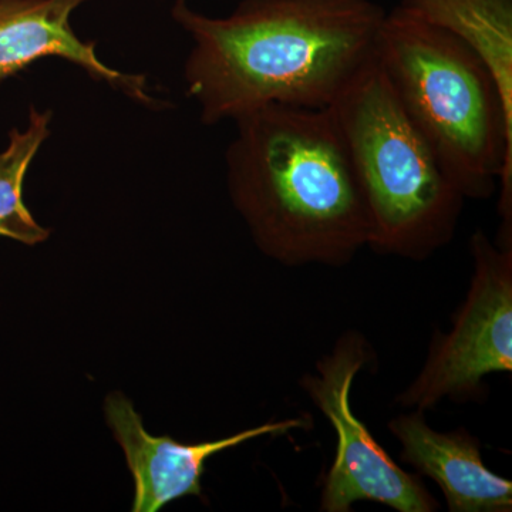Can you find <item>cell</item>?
Returning <instances> with one entry per match:
<instances>
[{"label":"cell","mask_w":512,"mask_h":512,"mask_svg":"<svg viewBox=\"0 0 512 512\" xmlns=\"http://www.w3.org/2000/svg\"><path fill=\"white\" fill-rule=\"evenodd\" d=\"M369 340L343 333L332 352L301 379L302 389L329 420L338 437L336 456L323 483L320 511L349 512L357 501H375L399 512H433L439 503L419 474L403 470L353 413V380L375 360Z\"/></svg>","instance_id":"6"},{"label":"cell","mask_w":512,"mask_h":512,"mask_svg":"<svg viewBox=\"0 0 512 512\" xmlns=\"http://www.w3.org/2000/svg\"><path fill=\"white\" fill-rule=\"evenodd\" d=\"M376 59L409 119L466 200H490L512 229V120L493 74L450 32L396 8L386 13Z\"/></svg>","instance_id":"3"},{"label":"cell","mask_w":512,"mask_h":512,"mask_svg":"<svg viewBox=\"0 0 512 512\" xmlns=\"http://www.w3.org/2000/svg\"><path fill=\"white\" fill-rule=\"evenodd\" d=\"M234 121L228 190L256 247L286 266L348 265L370 220L329 107L268 104Z\"/></svg>","instance_id":"2"},{"label":"cell","mask_w":512,"mask_h":512,"mask_svg":"<svg viewBox=\"0 0 512 512\" xmlns=\"http://www.w3.org/2000/svg\"><path fill=\"white\" fill-rule=\"evenodd\" d=\"M87 0H0V82L45 57H62L90 77L120 90L147 107H157L147 92L143 74H124L106 66L96 55V43L83 42L70 16Z\"/></svg>","instance_id":"8"},{"label":"cell","mask_w":512,"mask_h":512,"mask_svg":"<svg viewBox=\"0 0 512 512\" xmlns=\"http://www.w3.org/2000/svg\"><path fill=\"white\" fill-rule=\"evenodd\" d=\"M173 16L194 42L188 96L217 124L268 104L328 109L376 59L386 12L372 0H244L217 19L178 0Z\"/></svg>","instance_id":"1"},{"label":"cell","mask_w":512,"mask_h":512,"mask_svg":"<svg viewBox=\"0 0 512 512\" xmlns=\"http://www.w3.org/2000/svg\"><path fill=\"white\" fill-rule=\"evenodd\" d=\"M329 109L369 212L367 247L423 261L450 244L466 198L407 116L377 59Z\"/></svg>","instance_id":"4"},{"label":"cell","mask_w":512,"mask_h":512,"mask_svg":"<svg viewBox=\"0 0 512 512\" xmlns=\"http://www.w3.org/2000/svg\"><path fill=\"white\" fill-rule=\"evenodd\" d=\"M390 433L402 444L400 460L419 476L436 481L451 512H510L512 483L485 466L480 441L466 429L439 433L424 412L410 410L390 420Z\"/></svg>","instance_id":"9"},{"label":"cell","mask_w":512,"mask_h":512,"mask_svg":"<svg viewBox=\"0 0 512 512\" xmlns=\"http://www.w3.org/2000/svg\"><path fill=\"white\" fill-rule=\"evenodd\" d=\"M104 413L133 474V512H157L188 495L200 497L205 464L215 454L258 437L281 436L306 426L303 419L269 421L225 439L183 444L148 433L140 414L123 393L107 396Z\"/></svg>","instance_id":"7"},{"label":"cell","mask_w":512,"mask_h":512,"mask_svg":"<svg viewBox=\"0 0 512 512\" xmlns=\"http://www.w3.org/2000/svg\"><path fill=\"white\" fill-rule=\"evenodd\" d=\"M400 8L470 47L493 74L512 120V0H402Z\"/></svg>","instance_id":"10"},{"label":"cell","mask_w":512,"mask_h":512,"mask_svg":"<svg viewBox=\"0 0 512 512\" xmlns=\"http://www.w3.org/2000/svg\"><path fill=\"white\" fill-rule=\"evenodd\" d=\"M473 275L450 332H436L419 375L397 406L426 413L443 400L484 399V377L512 370V234L470 239Z\"/></svg>","instance_id":"5"},{"label":"cell","mask_w":512,"mask_h":512,"mask_svg":"<svg viewBox=\"0 0 512 512\" xmlns=\"http://www.w3.org/2000/svg\"><path fill=\"white\" fill-rule=\"evenodd\" d=\"M50 111L30 109L25 131H10L9 147L0 153V237L22 244H40L50 237L49 229L37 224L25 202L23 183L37 151L50 136Z\"/></svg>","instance_id":"11"}]
</instances>
